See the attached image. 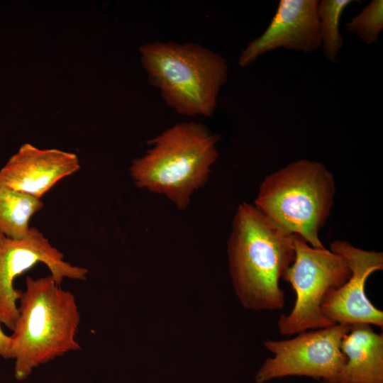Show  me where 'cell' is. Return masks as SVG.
<instances>
[{"instance_id":"obj_1","label":"cell","mask_w":383,"mask_h":383,"mask_svg":"<svg viewBox=\"0 0 383 383\" xmlns=\"http://www.w3.org/2000/svg\"><path fill=\"white\" fill-rule=\"evenodd\" d=\"M228 253L233 284L245 308L284 307L279 279L294 260V235L243 202L233 218Z\"/></svg>"},{"instance_id":"obj_2","label":"cell","mask_w":383,"mask_h":383,"mask_svg":"<svg viewBox=\"0 0 383 383\" xmlns=\"http://www.w3.org/2000/svg\"><path fill=\"white\" fill-rule=\"evenodd\" d=\"M79 323L80 313L71 292L50 274L27 277L10 335L16 378L23 380L40 365L79 350L76 338Z\"/></svg>"},{"instance_id":"obj_3","label":"cell","mask_w":383,"mask_h":383,"mask_svg":"<svg viewBox=\"0 0 383 383\" xmlns=\"http://www.w3.org/2000/svg\"><path fill=\"white\" fill-rule=\"evenodd\" d=\"M219 138L195 122L173 126L149 140L151 148L132 162L130 174L135 184L186 209L193 193L209 179Z\"/></svg>"},{"instance_id":"obj_4","label":"cell","mask_w":383,"mask_h":383,"mask_svg":"<svg viewBox=\"0 0 383 383\" xmlns=\"http://www.w3.org/2000/svg\"><path fill=\"white\" fill-rule=\"evenodd\" d=\"M150 82L176 112L210 116L228 79L226 60L199 44L154 42L140 48Z\"/></svg>"},{"instance_id":"obj_5","label":"cell","mask_w":383,"mask_h":383,"mask_svg":"<svg viewBox=\"0 0 383 383\" xmlns=\"http://www.w3.org/2000/svg\"><path fill=\"white\" fill-rule=\"evenodd\" d=\"M334 196L333 174L322 163L302 159L267 175L254 206L287 231L323 248L319 231Z\"/></svg>"},{"instance_id":"obj_6","label":"cell","mask_w":383,"mask_h":383,"mask_svg":"<svg viewBox=\"0 0 383 383\" xmlns=\"http://www.w3.org/2000/svg\"><path fill=\"white\" fill-rule=\"evenodd\" d=\"M295 257L282 279L292 285L296 301L291 312L282 314L277 326L284 336L335 324L322 313L326 296L344 284L351 270L345 258L326 248L311 246L294 235Z\"/></svg>"},{"instance_id":"obj_7","label":"cell","mask_w":383,"mask_h":383,"mask_svg":"<svg viewBox=\"0 0 383 383\" xmlns=\"http://www.w3.org/2000/svg\"><path fill=\"white\" fill-rule=\"evenodd\" d=\"M350 326H333L304 331L289 340H266L274 355L267 358L255 376L256 383L287 376H306L323 383H338L346 357L340 344Z\"/></svg>"},{"instance_id":"obj_8","label":"cell","mask_w":383,"mask_h":383,"mask_svg":"<svg viewBox=\"0 0 383 383\" xmlns=\"http://www.w3.org/2000/svg\"><path fill=\"white\" fill-rule=\"evenodd\" d=\"M38 263L48 268L59 284L65 278L84 280L88 273L87 269L66 262L63 254L36 228L31 227L22 238L0 234V324L11 331L18 317L22 292L14 287L15 279Z\"/></svg>"},{"instance_id":"obj_9","label":"cell","mask_w":383,"mask_h":383,"mask_svg":"<svg viewBox=\"0 0 383 383\" xmlns=\"http://www.w3.org/2000/svg\"><path fill=\"white\" fill-rule=\"evenodd\" d=\"M330 250L347 260L351 274L338 288L325 297L321 311L333 324L366 323L383 328V312L377 309L365 293L367 278L383 269V254L356 248L348 241L336 240Z\"/></svg>"},{"instance_id":"obj_10","label":"cell","mask_w":383,"mask_h":383,"mask_svg":"<svg viewBox=\"0 0 383 383\" xmlns=\"http://www.w3.org/2000/svg\"><path fill=\"white\" fill-rule=\"evenodd\" d=\"M317 0H280L268 27L242 51L238 63L246 67L277 48L311 52L321 45Z\"/></svg>"},{"instance_id":"obj_11","label":"cell","mask_w":383,"mask_h":383,"mask_svg":"<svg viewBox=\"0 0 383 383\" xmlns=\"http://www.w3.org/2000/svg\"><path fill=\"white\" fill-rule=\"evenodd\" d=\"M80 168L76 155L24 144L0 170V182L40 199L59 181Z\"/></svg>"},{"instance_id":"obj_12","label":"cell","mask_w":383,"mask_h":383,"mask_svg":"<svg viewBox=\"0 0 383 383\" xmlns=\"http://www.w3.org/2000/svg\"><path fill=\"white\" fill-rule=\"evenodd\" d=\"M340 348L346 357L338 383H383V334L366 323L350 325Z\"/></svg>"},{"instance_id":"obj_13","label":"cell","mask_w":383,"mask_h":383,"mask_svg":"<svg viewBox=\"0 0 383 383\" xmlns=\"http://www.w3.org/2000/svg\"><path fill=\"white\" fill-rule=\"evenodd\" d=\"M43 206L41 199L0 182V234L12 238L27 236L33 216Z\"/></svg>"},{"instance_id":"obj_14","label":"cell","mask_w":383,"mask_h":383,"mask_svg":"<svg viewBox=\"0 0 383 383\" xmlns=\"http://www.w3.org/2000/svg\"><path fill=\"white\" fill-rule=\"evenodd\" d=\"M351 0H322L318 4L321 45L326 58L332 62L337 60L343 46V38L339 30L340 21L344 10Z\"/></svg>"},{"instance_id":"obj_15","label":"cell","mask_w":383,"mask_h":383,"mask_svg":"<svg viewBox=\"0 0 383 383\" xmlns=\"http://www.w3.org/2000/svg\"><path fill=\"white\" fill-rule=\"evenodd\" d=\"M345 29L357 35L366 44L375 43L383 28V1L372 0L350 21Z\"/></svg>"},{"instance_id":"obj_16","label":"cell","mask_w":383,"mask_h":383,"mask_svg":"<svg viewBox=\"0 0 383 383\" xmlns=\"http://www.w3.org/2000/svg\"><path fill=\"white\" fill-rule=\"evenodd\" d=\"M11 340L10 335H6L2 330L0 324V356L3 358H11Z\"/></svg>"}]
</instances>
